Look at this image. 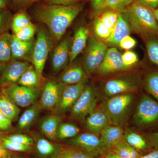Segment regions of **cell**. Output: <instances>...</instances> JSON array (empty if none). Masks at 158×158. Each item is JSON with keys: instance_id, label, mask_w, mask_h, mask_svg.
<instances>
[{"instance_id": "1", "label": "cell", "mask_w": 158, "mask_h": 158, "mask_svg": "<svg viewBox=\"0 0 158 158\" xmlns=\"http://www.w3.org/2000/svg\"><path fill=\"white\" fill-rule=\"evenodd\" d=\"M83 3L73 6L43 4L36 6L34 15L48 28L52 37L60 40L74 20L82 11Z\"/></svg>"}, {"instance_id": "2", "label": "cell", "mask_w": 158, "mask_h": 158, "mask_svg": "<svg viewBox=\"0 0 158 158\" xmlns=\"http://www.w3.org/2000/svg\"><path fill=\"white\" fill-rule=\"evenodd\" d=\"M131 28L145 38L158 36V22L152 10L134 1L123 11Z\"/></svg>"}, {"instance_id": "3", "label": "cell", "mask_w": 158, "mask_h": 158, "mask_svg": "<svg viewBox=\"0 0 158 158\" xmlns=\"http://www.w3.org/2000/svg\"><path fill=\"white\" fill-rule=\"evenodd\" d=\"M131 93L112 97L100 106L109 116L111 124L122 127L125 124L133 100Z\"/></svg>"}, {"instance_id": "4", "label": "cell", "mask_w": 158, "mask_h": 158, "mask_svg": "<svg viewBox=\"0 0 158 158\" xmlns=\"http://www.w3.org/2000/svg\"><path fill=\"white\" fill-rule=\"evenodd\" d=\"M134 122L140 128L158 126V102L148 95L140 99L134 115Z\"/></svg>"}, {"instance_id": "5", "label": "cell", "mask_w": 158, "mask_h": 158, "mask_svg": "<svg viewBox=\"0 0 158 158\" xmlns=\"http://www.w3.org/2000/svg\"><path fill=\"white\" fill-rule=\"evenodd\" d=\"M69 144L94 158H103L110 152L100 136L91 133H83L70 139Z\"/></svg>"}, {"instance_id": "6", "label": "cell", "mask_w": 158, "mask_h": 158, "mask_svg": "<svg viewBox=\"0 0 158 158\" xmlns=\"http://www.w3.org/2000/svg\"><path fill=\"white\" fill-rule=\"evenodd\" d=\"M52 45L48 32L44 28H40L34 42L31 62L40 79Z\"/></svg>"}, {"instance_id": "7", "label": "cell", "mask_w": 158, "mask_h": 158, "mask_svg": "<svg viewBox=\"0 0 158 158\" xmlns=\"http://www.w3.org/2000/svg\"><path fill=\"white\" fill-rule=\"evenodd\" d=\"M0 90L19 107H30L37 101L40 94L38 88L24 87L16 84Z\"/></svg>"}, {"instance_id": "8", "label": "cell", "mask_w": 158, "mask_h": 158, "mask_svg": "<svg viewBox=\"0 0 158 158\" xmlns=\"http://www.w3.org/2000/svg\"><path fill=\"white\" fill-rule=\"evenodd\" d=\"M107 50L103 42L94 37L90 38L83 62L85 73L91 74L98 71Z\"/></svg>"}, {"instance_id": "9", "label": "cell", "mask_w": 158, "mask_h": 158, "mask_svg": "<svg viewBox=\"0 0 158 158\" xmlns=\"http://www.w3.org/2000/svg\"><path fill=\"white\" fill-rule=\"evenodd\" d=\"M98 98L94 89L90 85H86L78 99L71 109V116L78 121H85L87 116L95 110Z\"/></svg>"}, {"instance_id": "10", "label": "cell", "mask_w": 158, "mask_h": 158, "mask_svg": "<svg viewBox=\"0 0 158 158\" xmlns=\"http://www.w3.org/2000/svg\"><path fill=\"white\" fill-rule=\"evenodd\" d=\"M86 86V81L74 85H64L59 103L54 109L55 114L60 115L71 110Z\"/></svg>"}, {"instance_id": "11", "label": "cell", "mask_w": 158, "mask_h": 158, "mask_svg": "<svg viewBox=\"0 0 158 158\" xmlns=\"http://www.w3.org/2000/svg\"><path fill=\"white\" fill-rule=\"evenodd\" d=\"M31 65L27 61L11 59L7 63L0 79V88L17 84L23 74Z\"/></svg>"}, {"instance_id": "12", "label": "cell", "mask_w": 158, "mask_h": 158, "mask_svg": "<svg viewBox=\"0 0 158 158\" xmlns=\"http://www.w3.org/2000/svg\"><path fill=\"white\" fill-rule=\"evenodd\" d=\"M64 85L57 81H50L43 90L39 104L46 110H54L59 103Z\"/></svg>"}, {"instance_id": "13", "label": "cell", "mask_w": 158, "mask_h": 158, "mask_svg": "<svg viewBox=\"0 0 158 158\" xmlns=\"http://www.w3.org/2000/svg\"><path fill=\"white\" fill-rule=\"evenodd\" d=\"M138 81L132 78H121L109 80L105 83L104 90L108 96L131 93L138 88Z\"/></svg>"}, {"instance_id": "14", "label": "cell", "mask_w": 158, "mask_h": 158, "mask_svg": "<svg viewBox=\"0 0 158 158\" xmlns=\"http://www.w3.org/2000/svg\"><path fill=\"white\" fill-rule=\"evenodd\" d=\"M126 69L121 53L116 48H112L107 51L97 72L100 75H107Z\"/></svg>"}, {"instance_id": "15", "label": "cell", "mask_w": 158, "mask_h": 158, "mask_svg": "<svg viewBox=\"0 0 158 158\" xmlns=\"http://www.w3.org/2000/svg\"><path fill=\"white\" fill-rule=\"evenodd\" d=\"M84 122L85 128L88 131L98 135L105 128L112 124L107 114L101 108L94 110Z\"/></svg>"}, {"instance_id": "16", "label": "cell", "mask_w": 158, "mask_h": 158, "mask_svg": "<svg viewBox=\"0 0 158 158\" xmlns=\"http://www.w3.org/2000/svg\"><path fill=\"white\" fill-rule=\"evenodd\" d=\"M71 40L69 38L64 39L54 50L52 57V66L55 73L64 68L69 61Z\"/></svg>"}, {"instance_id": "17", "label": "cell", "mask_w": 158, "mask_h": 158, "mask_svg": "<svg viewBox=\"0 0 158 158\" xmlns=\"http://www.w3.org/2000/svg\"><path fill=\"white\" fill-rule=\"evenodd\" d=\"M34 42V39L29 41H22L17 39L14 35H12L11 42V59H25V61L27 59L28 61H31Z\"/></svg>"}, {"instance_id": "18", "label": "cell", "mask_w": 158, "mask_h": 158, "mask_svg": "<svg viewBox=\"0 0 158 158\" xmlns=\"http://www.w3.org/2000/svg\"><path fill=\"white\" fill-rule=\"evenodd\" d=\"M131 29L126 16L119 13L116 24L106 42L112 45H118L123 38L129 35Z\"/></svg>"}, {"instance_id": "19", "label": "cell", "mask_w": 158, "mask_h": 158, "mask_svg": "<svg viewBox=\"0 0 158 158\" xmlns=\"http://www.w3.org/2000/svg\"><path fill=\"white\" fill-rule=\"evenodd\" d=\"M124 131L121 127L110 124L105 128L100 134L101 138L110 151L124 139Z\"/></svg>"}, {"instance_id": "20", "label": "cell", "mask_w": 158, "mask_h": 158, "mask_svg": "<svg viewBox=\"0 0 158 158\" xmlns=\"http://www.w3.org/2000/svg\"><path fill=\"white\" fill-rule=\"evenodd\" d=\"M89 36V31L85 26L80 27L74 34L71 46L69 63H72L85 49Z\"/></svg>"}, {"instance_id": "21", "label": "cell", "mask_w": 158, "mask_h": 158, "mask_svg": "<svg viewBox=\"0 0 158 158\" xmlns=\"http://www.w3.org/2000/svg\"><path fill=\"white\" fill-rule=\"evenodd\" d=\"M62 118L59 115L54 114L43 119L40 124V128L42 134L49 140H57L59 126L62 123Z\"/></svg>"}, {"instance_id": "22", "label": "cell", "mask_w": 158, "mask_h": 158, "mask_svg": "<svg viewBox=\"0 0 158 158\" xmlns=\"http://www.w3.org/2000/svg\"><path fill=\"white\" fill-rule=\"evenodd\" d=\"M123 138L127 143L141 155L153 150L146 138L136 132L131 131L124 132Z\"/></svg>"}, {"instance_id": "23", "label": "cell", "mask_w": 158, "mask_h": 158, "mask_svg": "<svg viewBox=\"0 0 158 158\" xmlns=\"http://www.w3.org/2000/svg\"><path fill=\"white\" fill-rule=\"evenodd\" d=\"M41 109L39 102H35L29 107L19 118L17 128L21 131L29 129L37 120Z\"/></svg>"}, {"instance_id": "24", "label": "cell", "mask_w": 158, "mask_h": 158, "mask_svg": "<svg viewBox=\"0 0 158 158\" xmlns=\"http://www.w3.org/2000/svg\"><path fill=\"white\" fill-rule=\"evenodd\" d=\"M85 73V71L80 66H72L62 74L58 81L64 85L77 84L86 81Z\"/></svg>"}, {"instance_id": "25", "label": "cell", "mask_w": 158, "mask_h": 158, "mask_svg": "<svg viewBox=\"0 0 158 158\" xmlns=\"http://www.w3.org/2000/svg\"><path fill=\"white\" fill-rule=\"evenodd\" d=\"M0 111L12 121H16L19 118V107L16 106L0 90Z\"/></svg>"}, {"instance_id": "26", "label": "cell", "mask_w": 158, "mask_h": 158, "mask_svg": "<svg viewBox=\"0 0 158 158\" xmlns=\"http://www.w3.org/2000/svg\"><path fill=\"white\" fill-rule=\"evenodd\" d=\"M52 158H94L82 151L71 146H59L58 151Z\"/></svg>"}, {"instance_id": "27", "label": "cell", "mask_w": 158, "mask_h": 158, "mask_svg": "<svg viewBox=\"0 0 158 158\" xmlns=\"http://www.w3.org/2000/svg\"><path fill=\"white\" fill-rule=\"evenodd\" d=\"M40 80L34 66L31 65L23 74L17 84L28 88H38Z\"/></svg>"}, {"instance_id": "28", "label": "cell", "mask_w": 158, "mask_h": 158, "mask_svg": "<svg viewBox=\"0 0 158 158\" xmlns=\"http://www.w3.org/2000/svg\"><path fill=\"white\" fill-rule=\"evenodd\" d=\"M11 37L8 32L0 34V62L7 63L11 60Z\"/></svg>"}, {"instance_id": "29", "label": "cell", "mask_w": 158, "mask_h": 158, "mask_svg": "<svg viewBox=\"0 0 158 158\" xmlns=\"http://www.w3.org/2000/svg\"><path fill=\"white\" fill-rule=\"evenodd\" d=\"M135 0H103L95 10L102 12L105 10L123 11Z\"/></svg>"}, {"instance_id": "30", "label": "cell", "mask_w": 158, "mask_h": 158, "mask_svg": "<svg viewBox=\"0 0 158 158\" xmlns=\"http://www.w3.org/2000/svg\"><path fill=\"white\" fill-rule=\"evenodd\" d=\"M36 148L40 155L44 157H52L58 151L59 146L44 138H39L36 141Z\"/></svg>"}, {"instance_id": "31", "label": "cell", "mask_w": 158, "mask_h": 158, "mask_svg": "<svg viewBox=\"0 0 158 158\" xmlns=\"http://www.w3.org/2000/svg\"><path fill=\"white\" fill-rule=\"evenodd\" d=\"M112 151L122 158H139L142 156L127 143L124 139L119 142Z\"/></svg>"}, {"instance_id": "32", "label": "cell", "mask_w": 158, "mask_h": 158, "mask_svg": "<svg viewBox=\"0 0 158 158\" xmlns=\"http://www.w3.org/2000/svg\"><path fill=\"white\" fill-rule=\"evenodd\" d=\"M80 132V128L76 125L67 123H61L58 130L57 138L61 140L72 139L77 136Z\"/></svg>"}, {"instance_id": "33", "label": "cell", "mask_w": 158, "mask_h": 158, "mask_svg": "<svg viewBox=\"0 0 158 158\" xmlns=\"http://www.w3.org/2000/svg\"><path fill=\"white\" fill-rule=\"evenodd\" d=\"M144 85L148 92L158 101V72L148 73L144 77Z\"/></svg>"}, {"instance_id": "34", "label": "cell", "mask_w": 158, "mask_h": 158, "mask_svg": "<svg viewBox=\"0 0 158 158\" xmlns=\"http://www.w3.org/2000/svg\"><path fill=\"white\" fill-rule=\"evenodd\" d=\"M30 18L25 12H20L14 15L11 22V27L14 34L31 24Z\"/></svg>"}, {"instance_id": "35", "label": "cell", "mask_w": 158, "mask_h": 158, "mask_svg": "<svg viewBox=\"0 0 158 158\" xmlns=\"http://www.w3.org/2000/svg\"><path fill=\"white\" fill-rule=\"evenodd\" d=\"M157 37L153 36L146 38V47L150 60L158 65V38Z\"/></svg>"}, {"instance_id": "36", "label": "cell", "mask_w": 158, "mask_h": 158, "mask_svg": "<svg viewBox=\"0 0 158 158\" xmlns=\"http://www.w3.org/2000/svg\"><path fill=\"white\" fill-rule=\"evenodd\" d=\"M119 14L116 11L110 10L105 11L98 18L104 25L112 31L117 22Z\"/></svg>"}, {"instance_id": "37", "label": "cell", "mask_w": 158, "mask_h": 158, "mask_svg": "<svg viewBox=\"0 0 158 158\" xmlns=\"http://www.w3.org/2000/svg\"><path fill=\"white\" fill-rule=\"evenodd\" d=\"M93 28L97 37L105 40L110 37L112 33V31L104 25L99 19L98 17H97L94 19Z\"/></svg>"}, {"instance_id": "38", "label": "cell", "mask_w": 158, "mask_h": 158, "mask_svg": "<svg viewBox=\"0 0 158 158\" xmlns=\"http://www.w3.org/2000/svg\"><path fill=\"white\" fill-rule=\"evenodd\" d=\"M36 31V27L31 23L27 27L18 31L14 35L17 39L23 41H31L34 39V37Z\"/></svg>"}, {"instance_id": "39", "label": "cell", "mask_w": 158, "mask_h": 158, "mask_svg": "<svg viewBox=\"0 0 158 158\" xmlns=\"http://www.w3.org/2000/svg\"><path fill=\"white\" fill-rule=\"evenodd\" d=\"M3 145L5 148L11 151L26 152H28L31 149V146L19 144L13 142L6 139L5 137H2Z\"/></svg>"}, {"instance_id": "40", "label": "cell", "mask_w": 158, "mask_h": 158, "mask_svg": "<svg viewBox=\"0 0 158 158\" xmlns=\"http://www.w3.org/2000/svg\"><path fill=\"white\" fill-rule=\"evenodd\" d=\"M6 139L19 144L30 145L34 144V140L31 137L25 134H15L5 137Z\"/></svg>"}, {"instance_id": "41", "label": "cell", "mask_w": 158, "mask_h": 158, "mask_svg": "<svg viewBox=\"0 0 158 158\" xmlns=\"http://www.w3.org/2000/svg\"><path fill=\"white\" fill-rule=\"evenodd\" d=\"M123 61L126 68L132 66L138 62V56L134 52L127 51L122 55Z\"/></svg>"}, {"instance_id": "42", "label": "cell", "mask_w": 158, "mask_h": 158, "mask_svg": "<svg viewBox=\"0 0 158 158\" xmlns=\"http://www.w3.org/2000/svg\"><path fill=\"white\" fill-rule=\"evenodd\" d=\"M10 14L5 9L0 11V34L7 28L10 21Z\"/></svg>"}, {"instance_id": "43", "label": "cell", "mask_w": 158, "mask_h": 158, "mask_svg": "<svg viewBox=\"0 0 158 158\" xmlns=\"http://www.w3.org/2000/svg\"><path fill=\"white\" fill-rule=\"evenodd\" d=\"M46 4L50 5L73 6L82 3L84 0H44Z\"/></svg>"}, {"instance_id": "44", "label": "cell", "mask_w": 158, "mask_h": 158, "mask_svg": "<svg viewBox=\"0 0 158 158\" xmlns=\"http://www.w3.org/2000/svg\"><path fill=\"white\" fill-rule=\"evenodd\" d=\"M136 43L137 42L135 40L128 35L123 38L119 43L118 45L123 49L129 50L135 47Z\"/></svg>"}, {"instance_id": "45", "label": "cell", "mask_w": 158, "mask_h": 158, "mask_svg": "<svg viewBox=\"0 0 158 158\" xmlns=\"http://www.w3.org/2000/svg\"><path fill=\"white\" fill-rule=\"evenodd\" d=\"M12 121L7 118L0 111V130L2 131H10L12 129Z\"/></svg>"}, {"instance_id": "46", "label": "cell", "mask_w": 158, "mask_h": 158, "mask_svg": "<svg viewBox=\"0 0 158 158\" xmlns=\"http://www.w3.org/2000/svg\"><path fill=\"white\" fill-rule=\"evenodd\" d=\"M145 137L153 149H158V131L148 134Z\"/></svg>"}, {"instance_id": "47", "label": "cell", "mask_w": 158, "mask_h": 158, "mask_svg": "<svg viewBox=\"0 0 158 158\" xmlns=\"http://www.w3.org/2000/svg\"><path fill=\"white\" fill-rule=\"evenodd\" d=\"M137 1L151 10L158 8V0H137Z\"/></svg>"}, {"instance_id": "48", "label": "cell", "mask_w": 158, "mask_h": 158, "mask_svg": "<svg viewBox=\"0 0 158 158\" xmlns=\"http://www.w3.org/2000/svg\"><path fill=\"white\" fill-rule=\"evenodd\" d=\"M2 137L0 136V158H12L9 151L6 149L3 145Z\"/></svg>"}, {"instance_id": "49", "label": "cell", "mask_w": 158, "mask_h": 158, "mask_svg": "<svg viewBox=\"0 0 158 158\" xmlns=\"http://www.w3.org/2000/svg\"><path fill=\"white\" fill-rule=\"evenodd\" d=\"M139 158H158V149H153L143 155Z\"/></svg>"}, {"instance_id": "50", "label": "cell", "mask_w": 158, "mask_h": 158, "mask_svg": "<svg viewBox=\"0 0 158 158\" xmlns=\"http://www.w3.org/2000/svg\"><path fill=\"white\" fill-rule=\"evenodd\" d=\"M40 0H14L15 2L20 5H28L31 3L38 2Z\"/></svg>"}, {"instance_id": "51", "label": "cell", "mask_w": 158, "mask_h": 158, "mask_svg": "<svg viewBox=\"0 0 158 158\" xmlns=\"http://www.w3.org/2000/svg\"><path fill=\"white\" fill-rule=\"evenodd\" d=\"M104 158H122L120 157L117 154H116L115 153L113 152H110L108 153L106 156L103 157Z\"/></svg>"}, {"instance_id": "52", "label": "cell", "mask_w": 158, "mask_h": 158, "mask_svg": "<svg viewBox=\"0 0 158 158\" xmlns=\"http://www.w3.org/2000/svg\"><path fill=\"white\" fill-rule=\"evenodd\" d=\"M9 0H0V9H5L9 4Z\"/></svg>"}, {"instance_id": "53", "label": "cell", "mask_w": 158, "mask_h": 158, "mask_svg": "<svg viewBox=\"0 0 158 158\" xmlns=\"http://www.w3.org/2000/svg\"><path fill=\"white\" fill-rule=\"evenodd\" d=\"M92 6L94 9H96L101 4L103 0H91Z\"/></svg>"}, {"instance_id": "54", "label": "cell", "mask_w": 158, "mask_h": 158, "mask_svg": "<svg viewBox=\"0 0 158 158\" xmlns=\"http://www.w3.org/2000/svg\"><path fill=\"white\" fill-rule=\"evenodd\" d=\"M7 63H2V62H0V79H1V77H2L3 72H4L5 68H6Z\"/></svg>"}, {"instance_id": "55", "label": "cell", "mask_w": 158, "mask_h": 158, "mask_svg": "<svg viewBox=\"0 0 158 158\" xmlns=\"http://www.w3.org/2000/svg\"><path fill=\"white\" fill-rule=\"evenodd\" d=\"M152 10L153 13L157 21L158 22V8L157 9H153Z\"/></svg>"}, {"instance_id": "56", "label": "cell", "mask_w": 158, "mask_h": 158, "mask_svg": "<svg viewBox=\"0 0 158 158\" xmlns=\"http://www.w3.org/2000/svg\"><path fill=\"white\" fill-rule=\"evenodd\" d=\"M2 10V9H0V11H1V10Z\"/></svg>"}, {"instance_id": "57", "label": "cell", "mask_w": 158, "mask_h": 158, "mask_svg": "<svg viewBox=\"0 0 158 158\" xmlns=\"http://www.w3.org/2000/svg\"></svg>"}]
</instances>
